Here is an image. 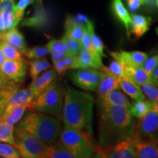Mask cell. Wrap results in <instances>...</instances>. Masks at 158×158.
Segmentation results:
<instances>
[{
	"label": "cell",
	"mask_w": 158,
	"mask_h": 158,
	"mask_svg": "<svg viewBox=\"0 0 158 158\" xmlns=\"http://www.w3.org/2000/svg\"><path fill=\"white\" fill-rule=\"evenodd\" d=\"M98 138L100 147L106 148L131 136L135 122L130 110L121 106L99 108Z\"/></svg>",
	"instance_id": "cell-1"
},
{
	"label": "cell",
	"mask_w": 158,
	"mask_h": 158,
	"mask_svg": "<svg viewBox=\"0 0 158 158\" xmlns=\"http://www.w3.org/2000/svg\"><path fill=\"white\" fill-rule=\"evenodd\" d=\"M94 104L92 94L75 89L67 84L61 119L64 125L92 135Z\"/></svg>",
	"instance_id": "cell-2"
},
{
	"label": "cell",
	"mask_w": 158,
	"mask_h": 158,
	"mask_svg": "<svg viewBox=\"0 0 158 158\" xmlns=\"http://www.w3.org/2000/svg\"><path fill=\"white\" fill-rule=\"evenodd\" d=\"M17 126L48 145L57 141L62 128L59 118L38 111H31L27 114L20 120Z\"/></svg>",
	"instance_id": "cell-3"
},
{
	"label": "cell",
	"mask_w": 158,
	"mask_h": 158,
	"mask_svg": "<svg viewBox=\"0 0 158 158\" xmlns=\"http://www.w3.org/2000/svg\"><path fill=\"white\" fill-rule=\"evenodd\" d=\"M59 138V142L75 158H90L96 152L92 135L81 130L64 125Z\"/></svg>",
	"instance_id": "cell-4"
},
{
	"label": "cell",
	"mask_w": 158,
	"mask_h": 158,
	"mask_svg": "<svg viewBox=\"0 0 158 158\" xmlns=\"http://www.w3.org/2000/svg\"><path fill=\"white\" fill-rule=\"evenodd\" d=\"M65 87L60 81H55L38 94L31 104V110L54 116L61 119Z\"/></svg>",
	"instance_id": "cell-5"
},
{
	"label": "cell",
	"mask_w": 158,
	"mask_h": 158,
	"mask_svg": "<svg viewBox=\"0 0 158 158\" xmlns=\"http://www.w3.org/2000/svg\"><path fill=\"white\" fill-rule=\"evenodd\" d=\"M14 147L21 158H40L48 144L19 127L14 129Z\"/></svg>",
	"instance_id": "cell-6"
},
{
	"label": "cell",
	"mask_w": 158,
	"mask_h": 158,
	"mask_svg": "<svg viewBox=\"0 0 158 158\" xmlns=\"http://www.w3.org/2000/svg\"><path fill=\"white\" fill-rule=\"evenodd\" d=\"M104 72L98 69H77L71 73L70 79L75 86L83 90L96 91Z\"/></svg>",
	"instance_id": "cell-7"
},
{
	"label": "cell",
	"mask_w": 158,
	"mask_h": 158,
	"mask_svg": "<svg viewBox=\"0 0 158 158\" xmlns=\"http://www.w3.org/2000/svg\"><path fill=\"white\" fill-rule=\"evenodd\" d=\"M135 125L134 134L141 140L156 141L158 128V110H150L143 117L139 118Z\"/></svg>",
	"instance_id": "cell-8"
},
{
	"label": "cell",
	"mask_w": 158,
	"mask_h": 158,
	"mask_svg": "<svg viewBox=\"0 0 158 158\" xmlns=\"http://www.w3.org/2000/svg\"><path fill=\"white\" fill-rule=\"evenodd\" d=\"M106 158H135V138L133 134L106 148H102Z\"/></svg>",
	"instance_id": "cell-9"
},
{
	"label": "cell",
	"mask_w": 158,
	"mask_h": 158,
	"mask_svg": "<svg viewBox=\"0 0 158 158\" xmlns=\"http://www.w3.org/2000/svg\"><path fill=\"white\" fill-rule=\"evenodd\" d=\"M0 72L12 81L21 83L27 74L26 61L6 59L0 68Z\"/></svg>",
	"instance_id": "cell-10"
},
{
	"label": "cell",
	"mask_w": 158,
	"mask_h": 158,
	"mask_svg": "<svg viewBox=\"0 0 158 158\" xmlns=\"http://www.w3.org/2000/svg\"><path fill=\"white\" fill-rule=\"evenodd\" d=\"M110 54L114 59L121 62L124 66L131 68L142 67L143 62L148 58L147 54L138 51H110Z\"/></svg>",
	"instance_id": "cell-11"
},
{
	"label": "cell",
	"mask_w": 158,
	"mask_h": 158,
	"mask_svg": "<svg viewBox=\"0 0 158 158\" xmlns=\"http://www.w3.org/2000/svg\"><path fill=\"white\" fill-rule=\"evenodd\" d=\"M78 69H98L103 70L104 64L100 56L94 50L81 48L76 56Z\"/></svg>",
	"instance_id": "cell-12"
},
{
	"label": "cell",
	"mask_w": 158,
	"mask_h": 158,
	"mask_svg": "<svg viewBox=\"0 0 158 158\" xmlns=\"http://www.w3.org/2000/svg\"><path fill=\"white\" fill-rule=\"evenodd\" d=\"M36 94L34 92L29 89L28 88L19 89L15 93H13L7 100L5 110L1 118H2L7 115L10 110L15 106H21L24 104L32 103L35 99L36 98ZM0 118V119H1Z\"/></svg>",
	"instance_id": "cell-13"
},
{
	"label": "cell",
	"mask_w": 158,
	"mask_h": 158,
	"mask_svg": "<svg viewBox=\"0 0 158 158\" xmlns=\"http://www.w3.org/2000/svg\"><path fill=\"white\" fill-rule=\"evenodd\" d=\"M97 103H98V108L121 106L128 110L131 107L132 105L127 97L122 91H120L119 89L112 91L102 98H98Z\"/></svg>",
	"instance_id": "cell-14"
},
{
	"label": "cell",
	"mask_w": 158,
	"mask_h": 158,
	"mask_svg": "<svg viewBox=\"0 0 158 158\" xmlns=\"http://www.w3.org/2000/svg\"><path fill=\"white\" fill-rule=\"evenodd\" d=\"M135 138V158H157V140H141L133 133Z\"/></svg>",
	"instance_id": "cell-15"
},
{
	"label": "cell",
	"mask_w": 158,
	"mask_h": 158,
	"mask_svg": "<svg viewBox=\"0 0 158 158\" xmlns=\"http://www.w3.org/2000/svg\"><path fill=\"white\" fill-rule=\"evenodd\" d=\"M57 73L54 68H49L42 73L40 76L32 80V81L28 86L29 89L34 92L36 96L38 95L44 91L47 87H48L53 82L56 80Z\"/></svg>",
	"instance_id": "cell-16"
},
{
	"label": "cell",
	"mask_w": 158,
	"mask_h": 158,
	"mask_svg": "<svg viewBox=\"0 0 158 158\" xmlns=\"http://www.w3.org/2000/svg\"><path fill=\"white\" fill-rule=\"evenodd\" d=\"M151 22V18L138 14H133L130 16V30L128 35L131 33L136 38L142 37L149 30Z\"/></svg>",
	"instance_id": "cell-17"
},
{
	"label": "cell",
	"mask_w": 158,
	"mask_h": 158,
	"mask_svg": "<svg viewBox=\"0 0 158 158\" xmlns=\"http://www.w3.org/2000/svg\"><path fill=\"white\" fill-rule=\"evenodd\" d=\"M0 40H3L8 43L11 46L16 48L22 54H24L27 49L23 35L16 28L2 33Z\"/></svg>",
	"instance_id": "cell-18"
},
{
	"label": "cell",
	"mask_w": 158,
	"mask_h": 158,
	"mask_svg": "<svg viewBox=\"0 0 158 158\" xmlns=\"http://www.w3.org/2000/svg\"><path fill=\"white\" fill-rule=\"evenodd\" d=\"M123 78L137 85L138 86L144 84L152 83L149 76L145 72L142 67H138V68L125 67Z\"/></svg>",
	"instance_id": "cell-19"
},
{
	"label": "cell",
	"mask_w": 158,
	"mask_h": 158,
	"mask_svg": "<svg viewBox=\"0 0 158 158\" xmlns=\"http://www.w3.org/2000/svg\"><path fill=\"white\" fill-rule=\"evenodd\" d=\"M46 46L48 47L49 53L51 55L53 62L61 60L65 57L70 56L68 47L62 40L51 39Z\"/></svg>",
	"instance_id": "cell-20"
},
{
	"label": "cell",
	"mask_w": 158,
	"mask_h": 158,
	"mask_svg": "<svg viewBox=\"0 0 158 158\" xmlns=\"http://www.w3.org/2000/svg\"><path fill=\"white\" fill-rule=\"evenodd\" d=\"M117 89H119L118 79L109 74L104 73L103 76L100 79V83L97 87L96 92L98 94V98H102L109 92Z\"/></svg>",
	"instance_id": "cell-21"
},
{
	"label": "cell",
	"mask_w": 158,
	"mask_h": 158,
	"mask_svg": "<svg viewBox=\"0 0 158 158\" xmlns=\"http://www.w3.org/2000/svg\"><path fill=\"white\" fill-rule=\"evenodd\" d=\"M111 9L114 15L124 26L127 35H129L130 15L127 10L126 9L125 6L122 3V0H112Z\"/></svg>",
	"instance_id": "cell-22"
},
{
	"label": "cell",
	"mask_w": 158,
	"mask_h": 158,
	"mask_svg": "<svg viewBox=\"0 0 158 158\" xmlns=\"http://www.w3.org/2000/svg\"><path fill=\"white\" fill-rule=\"evenodd\" d=\"M40 158H75L60 142L49 144Z\"/></svg>",
	"instance_id": "cell-23"
},
{
	"label": "cell",
	"mask_w": 158,
	"mask_h": 158,
	"mask_svg": "<svg viewBox=\"0 0 158 158\" xmlns=\"http://www.w3.org/2000/svg\"><path fill=\"white\" fill-rule=\"evenodd\" d=\"M31 104L32 103L24 104L15 106V107L13 108L7 114V116L2 118H1L0 122H3L7 124L14 125V124L18 123L22 118L23 115H24L26 110H27L28 109L30 110Z\"/></svg>",
	"instance_id": "cell-24"
},
{
	"label": "cell",
	"mask_w": 158,
	"mask_h": 158,
	"mask_svg": "<svg viewBox=\"0 0 158 158\" xmlns=\"http://www.w3.org/2000/svg\"><path fill=\"white\" fill-rule=\"evenodd\" d=\"M118 86L123 91L124 93H125L127 95L130 97L134 100H143L145 98V96L142 93V92L140 89L137 85L133 84L129 81L126 80L124 78H120L118 80Z\"/></svg>",
	"instance_id": "cell-25"
},
{
	"label": "cell",
	"mask_w": 158,
	"mask_h": 158,
	"mask_svg": "<svg viewBox=\"0 0 158 158\" xmlns=\"http://www.w3.org/2000/svg\"><path fill=\"white\" fill-rule=\"evenodd\" d=\"M153 104L147 99L135 100V102L132 103L129 110L133 117L141 118L150 110L153 109Z\"/></svg>",
	"instance_id": "cell-26"
},
{
	"label": "cell",
	"mask_w": 158,
	"mask_h": 158,
	"mask_svg": "<svg viewBox=\"0 0 158 158\" xmlns=\"http://www.w3.org/2000/svg\"><path fill=\"white\" fill-rule=\"evenodd\" d=\"M51 64L45 57L40 59H31L29 62V75L31 78L34 80L44 71L51 68Z\"/></svg>",
	"instance_id": "cell-27"
},
{
	"label": "cell",
	"mask_w": 158,
	"mask_h": 158,
	"mask_svg": "<svg viewBox=\"0 0 158 158\" xmlns=\"http://www.w3.org/2000/svg\"><path fill=\"white\" fill-rule=\"evenodd\" d=\"M54 69L56 73L59 76H62L68 70H75L78 69V63H77L76 56H68L65 58L53 62Z\"/></svg>",
	"instance_id": "cell-28"
},
{
	"label": "cell",
	"mask_w": 158,
	"mask_h": 158,
	"mask_svg": "<svg viewBox=\"0 0 158 158\" xmlns=\"http://www.w3.org/2000/svg\"><path fill=\"white\" fill-rule=\"evenodd\" d=\"M14 125L0 122V142L14 146Z\"/></svg>",
	"instance_id": "cell-29"
},
{
	"label": "cell",
	"mask_w": 158,
	"mask_h": 158,
	"mask_svg": "<svg viewBox=\"0 0 158 158\" xmlns=\"http://www.w3.org/2000/svg\"><path fill=\"white\" fill-rule=\"evenodd\" d=\"M86 27H87L89 31L93 50L94 51H96L100 56L106 57V55L104 53L103 43H102V40L100 38V37H99L95 33V31H94L93 23H92V21H90L89 23Z\"/></svg>",
	"instance_id": "cell-30"
},
{
	"label": "cell",
	"mask_w": 158,
	"mask_h": 158,
	"mask_svg": "<svg viewBox=\"0 0 158 158\" xmlns=\"http://www.w3.org/2000/svg\"><path fill=\"white\" fill-rule=\"evenodd\" d=\"M0 48L2 51L6 59L25 61L24 59H23V54L20 51H18L14 47L11 46L8 43L5 42V41L0 40Z\"/></svg>",
	"instance_id": "cell-31"
},
{
	"label": "cell",
	"mask_w": 158,
	"mask_h": 158,
	"mask_svg": "<svg viewBox=\"0 0 158 158\" xmlns=\"http://www.w3.org/2000/svg\"><path fill=\"white\" fill-rule=\"evenodd\" d=\"M124 68H125V66H124L121 62L114 59L108 67H104L102 71L105 73L109 74L118 80V79L124 78Z\"/></svg>",
	"instance_id": "cell-32"
},
{
	"label": "cell",
	"mask_w": 158,
	"mask_h": 158,
	"mask_svg": "<svg viewBox=\"0 0 158 158\" xmlns=\"http://www.w3.org/2000/svg\"><path fill=\"white\" fill-rule=\"evenodd\" d=\"M47 22H48V16L43 10L42 11L36 12L31 18L24 20L22 23V25L27 26V27H37L44 26Z\"/></svg>",
	"instance_id": "cell-33"
},
{
	"label": "cell",
	"mask_w": 158,
	"mask_h": 158,
	"mask_svg": "<svg viewBox=\"0 0 158 158\" xmlns=\"http://www.w3.org/2000/svg\"><path fill=\"white\" fill-rule=\"evenodd\" d=\"M138 87L145 96V98L149 102L152 103L158 102V89L157 86L154 85L152 83H148L141 85Z\"/></svg>",
	"instance_id": "cell-34"
},
{
	"label": "cell",
	"mask_w": 158,
	"mask_h": 158,
	"mask_svg": "<svg viewBox=\"0 0 158 158\" xmlns=\"http://www.w3.org/2000/svg\"><path fill=\"white\" fill-rule=\"evenodd\" d=\"M49 54L48 47L46 45L43 46H35L31 48H27L24 53L26 57L29 59H36L45 57Z\"/></svg>",
	"instance_id": "cell-35"
},
{
	"label": "cell",
	"mask_w": 158,
	"mask_h": 158,
	"mask_svg": "<svg viewBox=\"0 0 158 158\" xmlns=\"http://www.w3.org/2000/svg\"><path fill=\"white\" fill-rule=\"evenodd\" d=\"M61 40L68 47L69 54H70V56H76L79 53V51H81V49L82 48V45L81 44L80 41L70 38V37H68L67 35H64Z\"/></svg>",
	"instance_id": "cell-36"
},
{
	"label": "cell",
	"mask_w": 158,
	"mask_h": 158,
	"mask_svg": "<svg viewBox=\"0 0 158 158\" xmlns=\"http://www.w3.org/2000/svg\"><path fill=\"white\" fill-rule=\"evenodd\" d=\"M0 157L21 158L14 146L2 142H0Z\"/></svg>",
	"instance_id": "cell-37"
},
{
	"label": "cell",
	"mask_w": 158,
	"mask_h": 158,
	"mask_svg": "<svg viewBox=\"0 0 158 158\" xmlns=\"http://www.w3.org/2000/svg\"><path fill=\"white\" fill-rule=\"evenodd\" d=\"M3 21L5 25V31L14 29L19 24L20 21L17 19L13 11H7L3 13Z\"/></svg>",
	"instance_id": "cell-38"
},
{
	"label": "cell",
	"mask_w": 158,
	"mask_h": 158,
	"mask_svg": "<svg viewBox=\"0 0 158 158\" xmlns=\"http://www.w3.org/2000/svg\"><path fill=\"white\" fill-rule=\"evenodd\" d=\"M84 27L81 25H70L65 27V35L70 38L80 41Z\"/></svg>",
	"instance_id": "cell-39"
},
{
	"label": "cell",
	"mask_w": 158,
	"mask_h": 158,
	"mask_svg": "<svg viewBox=\"0 0 158 158\" xmlns=\"http://www.w3.org/2000/svg\"><path fill=\"white\" fill-rule=\"evenodd\" d=\"M90 21V20L86 15L82 14H77L67 18L64 26L66 27V26L70 25H81L84 27H86Z\"/></svg>",
	"instance_id": "cell-40"
},
{
	"label": "cell",
	"mask_w": 158,
	"mask_h": 158,
	"mask_svg": "<svg viewBox=\"0 0 158 158\" xmlns=\"http://www.w3.org/2000/svg\"><path fill=\"white\" fill-rule=\"evenodd\" d=\"M34 2V0H20L19 3L15 5L14 13L17 19L20 21L22 19L26 7Z\"/></svg>",
	"instance_id": "cell-41"
},
{
	"label": "cell",
	"mask_w": 158,
	"mask_h": 158,
	"mask_svg": "<svg viewBox=\"0 0 158 158\" xmlns=\"http://www.w3.org/2000/svg\"><path fill=\"white\" fill-rule=\"evenodd\" d=\"M158 65V55H154L152 56H150L149 58H148L146 59L145 62H143V65H142V68L145 72L149 75L152 73L154 69H155L156 67Z\"/></svg>",
	"instance_id": "cell-42"
},
{
	"label": "cell",
	"mask_w": 158,
	"mask_h": 158,
	"mask_svg": "<svg viewBox=\"0 0 158 158\" xmlns=\"http://www.w3.org/2000/svg\"><path fill=\"white\" fill-rule=\"evenodd\" d=\"M80 42L83 48L88 49V50H93L92 45V40H91V36L87 27H84L81 38L80 40Z\"/></svg>",
	"instance_id": "cell-43"
},
{
	"label": "cell",
	"mask_w": 158,
	"mask_h": 158,
	"mask_svg": "<svg viewBox=\"0 0 158 158\" xmlns=\"http://www.w3.org/2000/svg\"><path fill=\"white\" fill-rule=\"evenodd\" d=\"M14 0H0V13L7 11H14Z\"/></svg>",
	"instance_id": "cell-44"
},
{
	"label": "cell",
	"mask_w": 158,
	"mask_h": 158,
	"mask_svg": "<svg viewBox=\"0 0 158 158\" xmlns=\"http://www.w3.org/2000/svg\"><path fill=\"white\" fill-rule=\"evenodd\" d=\"M144 5L143 0H128V8L131 12H135Z\"/></svg>",
	"instance_id": "cell-45"
},
{
	"label": "cell",
	"mask_w": 158,
	"mask_h": 158,
	"mask_svg": "<svg viewBox=\"0 0 158 158\" xmlns=\"http://www.w3.org/2000/svg\"><path fill=\"white\" fill-rule=\"evenodd\" d=\"M150 80H151V82L155 86H158V66L156 67V68L154 69V70L152 71V73L149 75Z\"/></svg>",
	"instance_id": "cell-46"
},
{
	"label": "cell",
	"mask_w": 158,
	"mask_h": 158,
	"mask_svg": "<svg viewBox=\"0 0 158 158\" xmlns=\"http://www.w3.org/2000/svg\"><path fill=\"white\" fill-rule=\"evenodd\" d=\"M13 82L14 81H12L7 78V77L4 76V75L0 72V90L2 89L5 86H6L7 85H8L10 84H11V83Z\"/></svg>",
	"instance_id": "cell-47"
},
{
	"label": "cell",
	"mask_w": 158,
	"mask_h": 158,
	"mask_svg": "<svg viewBox=\"0 0 158 158\" xmlns=\"http://www.w3.org/2000/svg\"><path fill=\"white\" fill-rule=\"evenodd\" d=\"M144 4L151 8V7H157V2L158 0H143Z\"/></svg>",
	"instance_id": "cell-48"
},
{
	"label": "cell",
	"mask_w": 158,
	"mask_h": 158,
	"mask_svg": "<svg viewBox=\"0 0 158 158\" xmlns=\"http://www.w3.org/2000/svg\"><path fill=\"white\" fill-rule=\"evenodd\" d=\"M6 104H7V100L0 97V118H1L2 116Z\"/></svg>",
	"instance_id": "cell-49"
},
{
	"label": "cell",
	"mask_w": 158,
	"mask_h": 158,
	"mask_svg": "<svg viewBox=\"0 0 158 158\" xmlns=\"http://www.w3.org/2000/svg\"><path fill=\"white\" fill-rule=\"evenodd\" d=\"M5 31V25L3 21V13H0V32L3 33Z\"/></svg>",
	"instance_id": "cell-50"
},
{
	"label": "cell",
	"mask_w": 158,
	"mask_h": 158,
	"mask_svg": "<svg viewBox=\"0 0 158 158\" xmlns=\"http://www.w3.org/2000/svg\"><path fill=\"white\" fill-rule=\"evenodd\" d=\"M5 60H6L5 56H4L2 51L1 48H0V68H1V66H2V65L3 63L5 62Z\"/></svg>",
	"instance_id": "cell-51"
},
{
	"label": "cell",
	"mask_w": 158,
	"mask_h": 158,
	"mask_svg": "<svg viewBox=\"0 0 158 158\" xmlns=\"http://www.w3.org/2000/svg\"><path fill=\"white\" fill-rule=\"evenodd\" d=\"M96 150H97V151H98V152H99V153L100 154V155H101L102 158H106V155H104L103 152H102V149H101V147H96Z\"/></svg>",
	"instance_id": "cell-52"
},
{
	"label": "cell",
	"mask_w": 158,
	"mask_h": 158,
	"mask_svg": "<svg viewBox=\"0 0 158 158\" xmlns=\"http://www.w3.org/2000/svg\"><path fill=\"white\" fill-rule=\"evenodd\" d=\"M90 158H102V157H101V155H100V154L99 153V152L96 150V152H94V155H92Z\"/></svg>",
	"instance_id": "cell-53"
},
{
	"label": "cell",
	"mask_w": 158,
	"mask_h": 158,
	"mask_svg": "<svg viewBox=\"0 0 158 158\" xmlns=\"http://www.w3.org/2000/svg\"><path fill=\"white\" fill-rule=\"evenodd\" d=\"M1 37H2V33L0 32V39H1Z\"/></svg>",
	"instance_id": "cell-54"
}]
</instances>
